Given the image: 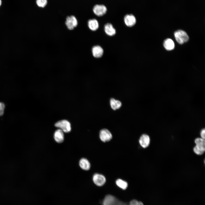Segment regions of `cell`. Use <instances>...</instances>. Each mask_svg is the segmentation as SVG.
<instances>
[{
    "instance_id": "cell-1",
    "label": "cell",
    "mask_w": 205,
    "mask_h": 205,
    "mask_svg": "<svg viewBox=\"0 0 205 205\" xmlns=\"http://www.w3.org/2000/svg\"><path fill=\"white\" fill-rule=\"evenodd\" d=\"M195 143L196 145L193 148L194 152L198 155H201L205 150V141L201 138H197L195 139Z\"/></svg>"
},
{
    "instance_id": "cell-2",
    "label": "cell",
    "mask_w": 205,
    "mask_h": 205,
    "mask_svg": "<svg viewBox=\"0 0 205 205\" xmlns=\"http://www.w3.org/2000/svg\"><path fill=\"white\" fill-rule=\"evenodd\" d=\"M174 35L176 41L180 44H182L187 42L189 40V37L187 34L182 30L176 31Z\"/></svg>"
},
{
    "instance_id": "cell-3",
    "label": "cell",
    "mask_w": 205,
    "mask_h": 205,
    "mask_svg": "<svg viewBox=\"0 0 205 205\" xmlns=\"http://www.w3.org/2000/svg\"><path fill=\"white\" fill-rule=\"evenodd\" d=\"M56 127L59 128L63 132H69L71 130V126L70 122L66 120H62L56 122L55 124Z\"/></svg>"
},
{
    "instance_id": "cell-4",
    "label": "cell",
    "mask_w": 205,
    "mask_h": 205,
    "mask_svg": "<svg viewBox=\"0 0 205 205\" xmlns=\"http://www.w3.org/2000/svg\"><path fill=\"white\" fill-rule=\"evenodd\" d=\"M65 24L68 29L72 30L77 25V20L74 16H68L66 18Z\"/></svg>"
},
{
    "instance_id": "cell-5",
    "label": "cell",
    "mask_w": 205,
    "mask_h": 205,
    "mask_svg": "<svg viewBox=\"0 0 205 205\" xmlns=\"http://www.w3.org/2000/svg\"><path fill=\"white\" fill-rule=\"evenodd\" d=\"M93 10L96 15L100 17L102 16L106 13L107 9L104 5L97 4L94 6Z\"/></svg>"
},
{
    "instance_id": "cell-6",
    "label": "cell",
    "mask_w": 205,
    "mask_h": 205,
    "mask_svg": "<svg viewBox=\"0 0 205 205\" xmlns=\"http://www.w3.org/2000/svg\"><path fill=\"white\" fill-rule=\"evenodd\" d=\"M99 137L103 142H106L110 141L112 138V134L107 129H103L100 131Z\"/></svg>"
},
{
    "instance_id": "cell-7",
    "label": "cell",
    "mask_w": 205,
    "mask_h": 205,
    "mask_svg": "<svg viewBox=\"0 0 205 205\" xmlns=\"http://www.w3.org/2000/svg\"><path fill=\"white\" fill-rule=\"evenodd\" d=\"M103 205H121V202L113 196L108 195L105 196L103 201Z\"/></svg>"
},
{
    "instance_id": "cell-8",
    "label": "cell",
    "mask_w": 205,
    "mask_h": 205,
    "mask_svg": "<svg viewBox=\"0 0 205 205\" xmlns=\"http://www.w3.org/2000/svg\"><path fill=\"white\" fill-rule=\"evenodd\" d=\"M93 180L94 183L98 186H103L106 181V178L103 175L97 173L93 175Z\"/></svg>"
},
{
    "instance_id": "cell-9",
    "label": "cell",
    "mask_w": 205,
    "mask_h": 205,
    "mask_svg": "<svg viewBox=\"0 0 205 205\" xmlns=\"http://www.w3.org/2000/svg\"><path fill=\"white\" fill-rule=\"evenodd\" d=\"M124 21L125 24L129 27L134 26L136 23V19L132 14H127L124 18Z\"/></svg>"
},
{
    "instance_id": "cell-10",
    "label": "cell",
    "mask_w": 205,
    "mask_h": 205,
    "mask_svg": "<svg viewBox=\"0 0 205 205\" xmlns=\"http://www.w3.org/2000/svg\"><path fill=\"white\" fill-rule=\"evenodd\" d=\"M139 142L142 147L144 148H146L150 144V139L149 136L146 134L142 135L140 138Z\"/></svg>"
},
{
    "instance_id": "cell-11",
    "label": "cell",
    "mask_w": 205,
    "mask_h": 205,
    "mask_svg": "<svg viewBox=\"0 0 205 205\" xmlns=\"http://www.w3.org/2000/svg\"><path fill=\"white\" fill-rule=\"evenodd\" d=\"M92 52L93 56L96 58L101 57L103 55L104 52L102 48L98 45L95 46L93 47Z\"/></svg>"
},
{
    "instance_id": "cell-12",
    "label": "cell",
    "mask_w": 205,
    "mask_h": 205,
    "mask_svg": "<svg viewBox=\"0 0 205 205\" xmlns=\"http://www.w3.org/2000/svg\"><path fill=\"white\" fill-rule=\"evenodd\" d=\"M54 136L55 140L58 143H62L64 141V135L63 132L60 129L55 131Z\"/></svg>"
},
{
    "instance_id": "cell-13",
    "label": "cell",
    "mask_w": 205,
    "mask_h": 205,
    "mask_svg": "<svg viewBox=\"0 0 205 205\" xmlns=\"http://www.w3.org/2000/svg\"><path fill=\"white\" fill-rule=\"evenodd\" d=\"M104 30L106 33L110 36H113L116 33L115 29L114 28L112 24L110 23H107L105 24Z\"/></svg>"
},
{
    "instance_id": "cell-14",
    "label": "cell",
    "mask_w": 205,
    "mask_h": 205,
    "mask_svg": "<svg viewBox=\"0 0 205 205\" xmlns=\"http://www.w3.org/2000/svg\"><path fill=\"white\" fill-rule=\"evenodd\" d=\"M88 26L89 28L92 31H95L99 27L98 21L95 19H91L88 21Z\"/></svg>"
},
{
    "instance_id": "cell-15",
    "label": "cell",
    "mask_w": 205,
    "mask_h": 205,
    "mask_svg": "<svg viewBox=\"0 0 205 205\" xmlns=\"http://www.w3.org/2000/svg\"><path fill=\"white\" fill-rule=\"evenodd\" d=\"M163 46L167 50H171L175 48V44L173 40L170 38L165 39L163 43Z\"/></svg>"
},
{
    "instance_id": "cell-16",
    "label": "cell",
    "mask_w": 205,
    "mask_h": 205,
    "mask_svg": "<svg viewBox=\"0 0 205 205\" xmlns=\"http://www.w3.org/2000/svg\"><path fill=\"white\" fill-rule=\"evenodd\" d=\"M79 165L82 169L85 170H88L90 167V164L89 161L86 159L82 158L79 162Z\"/></svg>"
},
{
    "instance_id": "cell-17",
    "label": "cell",
    "mask_w": 205,
    "mask_h": 205,
    "mask_svg": "<svg viewBox=\"0 0 205 205\" xmlns=\"http://www.w3.org/2000/svg\"><path fill=\"white\" fill-rule=\"evenodd\" d=\"M110 104L111 108L114 110L119 108L122 105L121 102L120 101L114 98L110 99Z\"/></svg>"
},
{
    "instance_id": "cell-18",
    "label": "cell",
    "mask_w": 205,
    "mask_h": 205,
    "mask_svg": "<svg viewBox=\"0 0 205 205\" xmlns=\"http://www.w3.org/2000/svg\"><path fill=\"white\" fill-rule=\"evenodd\" d=\"M116 184L119 187L123 190L126 189L128 186V184L126 182L120 179L116 180Z\"/></svg>"
},
{
    "instance_id": "cell-19",
    "label": "cell",
    "mask_w": 205,
    "mask_h": 205,
    "mask_svg": "<svg viewBox=\"0 0 205 205\" xmlns=\"http://www.w3.org/2000/svg\"><path fill=\"white\" fill-rule=\"evenodd\" d=\"M36 3L39 7L43 8L47 3V0H36Z\"/></svg>"
},
{
    "instance_id": "cell-20",
    "label": "cell",
    "mask_w": 205,
    "mask_h": 205,
    "mask_svg": "<svg viewBox=\"0 0 205 205\" xmlns=\"http://www.w3.org/2000/svg\"><path fill=\"white\" fill-rule=\"evenodd\" d=\"M129 205H144V204L141 201L134 199L130 201Z\"/></svg>"
},
{
    "instance_id": "cell-21",
    "label": "cell",
    "mask_w": 205,
    "mask_h": 205,
    "mask_svg": "<svg viewBox=\"0 0 205 205\" xmlns=\"http://www.w3.org/2000/svg\"><path fill=\"white\" fill-rule=\"evenodd\" d=\"M5 108V105L4 103L0 102V116L3 114Z\"/></svg>"
},
{
    "instance_id": "cell-22",
    "label": "cell",
    "mask_w": 205,
    "mask_h": 205,
    "mask_svg": "<svg viewBox=\"0 0 205 205\" xmlns=\"http://www.w3.org/2000/svg\"><path fill=\"white\" fill-rule=\"evenodd\" d=\"M205 130L204 129H202L200 132V136L201 137V138L204 139H205Z\"/></svg>"
},
{
    "instance_id": "cell-23",
    "label": "cell",
    "mask_w": 205,
    "mask_h": 205,
    "mask_svg": "<svg viewBox=\"0 0 205 205\" xmlns=\"http://www.w3.org/2000/svg\"><path fill=\"white\" fill-rule=\"evenodd\" d=\"M1 0H0V6L1 5Z\"/></svg>"
}]
</instances>
